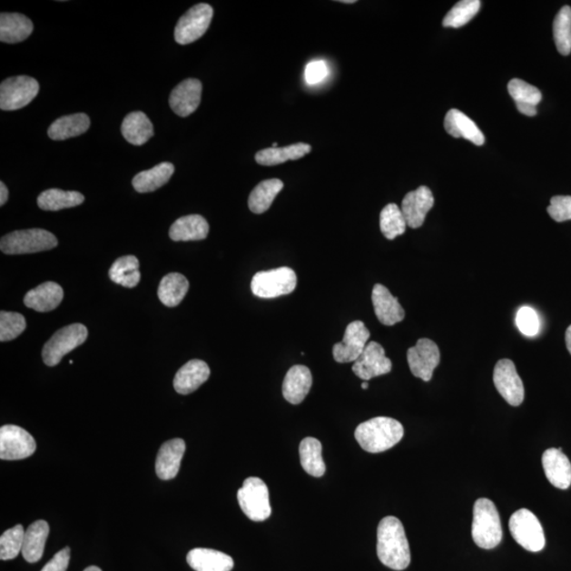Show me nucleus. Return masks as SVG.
I'll use <instances>...</instances> for the list:
<instances>
[{
	"label": "nucleus",
	"mask_w": 571,
	"mask_h": 571,
	"mask_svg": "<svg viewBox=\"0 0 571 571\" xmlns=\"http://www.w3.org/2000/svg\"><path fill=\"white\" fill-rule=\"evenodd\" d=\"M40 92L38 82L28 75L12 76L0 85V108L17 111L30 104Z\"/></svg>",
	"instance_id": "nucleus-9"
},
{
	"label": "nucleus",
	"mask_w": 571,
	"mask_h": 571,
	"mask_svg": "<svg viewBox=\"0 0 571 571\" xmlns=\"http://www.w3.org/2000/svg\"><path fill=\"white\" fill-rule=\"evenodd\" d=\"M91 127V119L86 113H74L59 118L50 125L48 136L55 141L67 140L85 133Z\"/></svg>",
	"instance_id": "nucleus-28"
},
{
	"label": "nucleus",
	"mask_w": 571,
	"mask_h": 571,
	"mask_svg": "<svg viewBox=\"0 0 571 571\" xmlns=\"http://www.w3.org/2000/svg\"><path fill=\"white\" fill-rule=\"evenodd\" d=\"M566 346H567V349L570 352L571 355V325L568 327L566 333Z\"/></svg>",
	"instance_id": "nucleus-49"
},
{
	"label": "nucleus",
	"mask_w": 571,
	"mask_h": 571,
	"mask_svg": "<svg viewBox=\"0 0 571 571\" xmlns=\"http://www.w3.org/2000/svg\"><path fill=\"white\" fill-rule=\"evenodd\" d=\"M283 188L284 183L280 179H268L256 185L249 196L250 211L255 214L265 213Z\"/></svg>",
	"instance_id": "nucleus-34"
},
{
	"label": "nucleus",
	"mask_w": 571,
	"mask_h": 571,
	"mask_svg": "<svg viewBox=\"0 0 571 571\" xmlns=\"http://www.w3.org/2000/svg\"><path fill=\"white\" fill-rule=\"evenodd\" d=\"M214 10L208 4H198L179 19L175 28V41L189 44L202 37L208 31Z\"/></svg>",
	"instance_id": "nucleus-10"
},
{
	"label": "nucleus",
	"mask_w": 571,
	"mask_h": 571,
	"mask_svg": "<svg viewBox=\"0 0 571 571\" xmlns=\"http://www.w3.org/2000/svg\"><path fill=\"white\" fill-rule=\"evenodd\" d=\"M241 509L253 522H264L271 516L267 485L259 477H249L237 492Z\"/></svg>",
	"instance_id": "nucleus-5"
},
{
	"label": "nucleus",
	"mask_w": 571,
	"mask_h": 571,
	"mask_svg": "<svg viewBox=\"0 0 571 571\" xmlns=\"http://www.w3.org/2000/svg\"><path fill=\"white\" fill-rule=\"evenodd\" d=\"M297 283V274L292 269L281 267L256 273L251 281V290L255 297L274 299L293 292Z\"/></svg>",
	"instance_id": "nucleus-6"
},
{
	"label": "nucleus",
	"mask_w": 571,
	"mask_h": 571,
	"mask_svg": "<svg viewBox=\"0 0 571 571\" xmlns=\"http://www.w3.org/2000/svg\"><path fill=\"white\" fill-rule=\"evenodd\" d=\"M25 320L21 313L0 312V341L8 342L22 335L25 330Z\"/></svg>",
	"instance_id": "nucleus-43"
},
{
	"label": "nucleus",
	"mask_w": 571,
	"mask_h": 571,
	"mask_svg": "<svg viewBox=\"0 0 571 571\" xmlns=\"http://www.w3.org/2000/svg\"><path fill=\"white\" fill-rule=\"evenodd\" d=\"M369 337L370 332L362 320H354L346 327L343 341L333 346V359L338 363H355L367 348Z\"/></svg>",
	"instance_id": "nucleus-14"
},
{
	"label": "nucleus",
	"mask_w": 571,
	"mask_h": 571,
	"mask_svg": "<svg viewBox=\"0 0 571 571\" xmlns=\"http://www.w3.org/2000/svg\"><path fill=\"white\" fill-rule=\"evenodd\" d=\"M87 337L88 330L84 325L72 324L63 327L44 346L42 355L44 364L55 367L62 361L64 356L84 343Z\"/></svg>",
	"instance_id": "nucleus-7"
},
{
	"label": "nucleus",
	"mask_w": 571,
	"mask_h": 571,
	"mask_svg": "<svg viewBox=\"0 0 571 571\" xmlns=\"http://www.w3.org/2000/svg\"><path fill=\"white\" fill-rule=\"evenodd\" d=\"M472 537L477 546L483 549L496 548L502 542V524L492 500L478 498L474 504Z\"/></svg>",
	"instance_id": "nucleus-3"
},
{
	"label": "nucleus",
	"mask_w": 571,
	"mask_h": 571,
	"mask_svg": "<svg viewBox=\"0 0 571 571\" xmlns=\"http://www.w3.org/2000/svg\"><path fill=\"white\" fill-rule=\"evenodd\" d=\"M508 92L516 101L519 113L535 117L537 113V106L542 101V94L537 87L525 81L513 79L509 82Z\"/></svg>",
	"instance_id": "nucleus-31"
},
{
	"label": "nucleus",
	"mask_w": 571,
	"mask_h": 571,
	"mask_svg": "<svg viewBox=\"0 0 571 571\" xmlns=\"http://www.w3.org/2000/svg\"><path fill=\"white\" fill-rule=\"evenodd\" d=\"M330 70L327 64L323 61H316L308 64L305 70V79L308 84H318L329 75Z\"/></svg>",
	"instance_id": "nucleus-46"
},
{
	"label": "nucleus",
	"mask_w": 571,
	"mask_h": 571,
	"mask_svg": "<svg viewBox=\"0 0 571 571\" xmlns=\"http://www.w3.org/2000/svg\"><path fill=\"white\" fill-rule=\"evenodd\" d=\"M175 166L162 162L151 170L140 172L133 179V187L138 192H151L162 188L174 174Z\"/></svg>",
	"instance_id": "nucleus-33"
},
{
	"label": "nucleus",
	"mask_w": 571,
	"mask_h": 571,
	"mask_svg": "<svg viewBox=\"0 0 571 571\" xmlns=\"http://www.w3.org/2000/svg\"><path fill=\"white\" fill-rule=\"evenodd\" d=\"M300 465L307 474L313 477H322L326 466L322 457V444L313 438L301 440L300 445Z\"/></svg>",
	"instance_id": "nucleus-35"
},
{
	"label": "nucleus",
	"mask_w": 571,
	"mask_h": 571,
	"mask_svg": "<svg viewBox=\"0 0 571 571\" xmlns=\"http://www.w3.org/2000/svg\"><path fill=\"white\" fill-rule=\"evenodd\" d=\"M311 152V146L306 143H295L284 147H269L255 155L256 162L262 166H274L299 160Z\"/></svg>",
	"instance_id": "nucleus-32"
},
{
	"label": "nucleus",
	"mask_w": 571,
	"mask_h": 571,
	"mask_svg": "<svg viewBox=\"0 0 571 571\" xmlns=\"http://www.w3.org/2000/svg\"><path fill=\"white\" fill-rule=\"evenodd\" d=\"M184 452L183 439L175 438L164 442L156 459V473L160 479L170 480L177 477Z\"/></svg>",
	"instance_id": "nucleus-20"
},
{
	"label": "nucleus",
	"mask_w": 571,
	"mask_h": 571,
	"mask_svg": "<svg viewBox=\"0 0 571 571\" xmlns=\"http://www.w3.org/2000/svg\"><path fill=\"white\" fill-rule=\"evenodd\" d=\"M393 364L385 356V350L379 343L369 342L362 355L352 365V371L364 381L390 373Z\"/></svg>",
	"instance_id": "nucleus-15"
},
{
	"label": "nucleus",
	"mask_w": 571,
	"mask_h": 571,
	"mask_svg": "<svg viewBox=\"0 0 571 571\" xmlns=\"http://www.w3.org/2000/svg\"><path fill=\"white\" fill-rule=\"evenodd\" d=\"M371 300L375 308L378 320L385 326H393L402 322L406 312L398 301V299L390 293L389 289L381 284L375 285Z\"/></svg>",
	"instance_id": "nucleus-19"
},
{
	"label": "nucleus",
	"mask_w": 571,
	"mask_h": 571,
	"mask_svg": "<svg viewBox=\"0 0 571 571\" xmlns=\"http://www.w3.org/2000/svg\"><path fill=\"white\" fill-rule=\"evenodd\" d=\"M139 268L140 264L136 256H122L109 269V278L115 284L126 288H133L140 283L141 273Z\"/></svg>",
	"instance_id": "nucleus-38"
},
{
	"label": "nucleus",
	"mask_w": 571,
	"mask_h": 571,
	"mask_svg": "<svg viewBox=\"0 0 571 571\" xmlns=\"http://www.w3.org/2000/svg\"><path fill=\"white\" fill-rule=\"evenodd\" d=\"M547 212L550 217L556 222L571 221V196H555L551 198Z\"/></svg>",
	"instance_id": "nucleus-45"
},
{
	"label": "nucleus",
	"mask_w": 571,
	"mask_h": 571,
	"mask_svg": "<svg viewBox=\"0 0 571 571\" xmlns=\"http://www.w3.org/2000/svg\"><path fill=\"white\" fill-rule=\"evenodd\" d=\"M434 205V196L431 190L425 185L408 192L402 202V214L406 218L408 226L418 229L426 221V216Z\"/></svg>",
	"instance_id": "nucleus-16"
},
{
	"label": "nucleus",
	"mask_w": 571,
	"mask_h": 571,
	"mask_svg": "<svg viewBox=\"0 0 571 571\" xmlns=\"http://www.w3.org/2000/svg\"><path fill=\"white\" fill-rule=\"evenodd\" d=\"M341 3H343V4H355L356 2H355V0H342Z\"/></svg>",
	"instance_id": "nucleus-51"
},
{
	"label": "nucleus",
	"mask_w": 571,
	"mask_h": 571,
	"mask_svg": "<svg viewBox=\"0 0 571 571\" xmlns=\"http://www.w3.org/2000/svg\"><path fill=\"white\" fill-rule=\"evenodd\" d=\"M516 323L519 331L526 337H536L540 332V319L531 307H522L517 313Z\"/></svg>",
	"instance_id": "nucleus-44"
},
{
	"label": "nucleus",
	"mask_w": 571,
	"mask_h": 571,
	"mask_svg": "<svg viewBox=\"0 0 571 571\" xmlns=\"http://www.w3.org/2000/svg\"><path fill=\"white\" fill-rule=\"evenodd\" d=\"M509 529L516 542L531 553H538L546 544L540 521L528 509H519L513 513Z\"/></svg>",
	"instance_id": "nucleus-8"
},
{
	"label": "nucleus",
	"mask_w": 571,
	"mask_h": 571,
	"mask_svg": "<svg viewBox=\"0 0 571 571\" xmlns=\"http://www.w3.org/2000/svg\"><path fill=\"white\" fill-rule=\"evenodd\" d=\"M377 555L383 566L394 569H407L410 564L409 541L400 519L387 517L377 530Z\"/></svg>",
	"instance_id": "nucleus-1"
},
{
	"label": "nucleus",
	"mask_w": 571,
	"mask_h": 571,
	"mask_svg": "<svg viewBox=\"0 0 571 571\" xmlns=\"http://www.w3.org/2000/svg\"><path fill=\"white\" fill-rule=\"evenodd\" d=\"M445 128L447 133L454 138H464L477 146L485 143L484 133H481L478 126L458 109H451L447 113Z\"/></svg>",
	"instance_id": "nucleus-25"
},
{
	"label": "nucleus",
	"mask_w": 571,
	"mask_h": 571,
	"mask_svg": "<svg viewBox=\"0 0 571 571\" xmlns=\"http://www.w3.org/2000/svg\"><path fill=\"white\" fill-rule=\"evenodd\" d=\"M84 201V195L79 192L50 189L41 192L37 198V204L44 211H60L78 207Z\"/></svg>",
	"instance_id": "nucleus-37"
},
{
	"label": "nucleus",
	"mask_w": 571,
	"mask_h": 571,
	"mask_svg": "<svg viewBox=\"0 0 571 571\" xmlns=\"http://www.w3.org/2000/svg\"><path fill=\"white\" fill-rule=\"evenodd\" d=\"M122 134L133 145H143L153 136V126L143 112L128 113L121 126Z\"/></svg>",
	"instance_id": "nucleus-29"
},
{
	"label": "nucleus",
	"mask_w": 571,
	"mask_h": 571,
	"mask_svg": "<svg viewBox=\"0 0 571 571\" xmlns=\"http://www.w3.org/2000/svg\"><path fill=\"white\" fill-rule=\"evenodd\" d=\"M479 0H463L453 6L444 18V27L460 28L476 16L480 9Z\"/></svg>",
	"instance_id": "nucleus-41"
},
{
	"label": "nucleus",
	"mask_w": 571,
	"mask_h": 571,
	"mask_svg": "<svg viewBox=\"0 0 571 571\" xmlns=\"http://www.w3.org/2000/svg\"><path fill=\"white\" fill-rule=\"evenodd\" d=\"M25 530L22 525H16L6 530L0 537V559L8 561L15 559L24 546Z\"/></svg>",
	"instance_id": "nucleus-42"
},
{
	"label": "nucleus",
	"mask_w": 571,
	"mask_h": 571,
	"mask_svg": "<svg viewBox=\"0 0 571 571\" xmlns=\"http://www.w3.org/2000/svg\"><path fill=\"white\" fill-rule=\"evenodd\" d=\"M209 223L201 215L179 218L172 224L170 237L174 241H202L209 235Z\"/></svg>",
	"instance_id": "nucleus-27"
},
{
	"label": "nucleus",
	"mask_w": 571,
	"mask_h": 571,
	"mask_svg": "<svg viewBox=\"0 0 571 571\" xmlns=\"http://www.w3.org/2000/svg\"><path fill=\"white\" fill-rule=\"evenodd\" d=\"M362 389H369V383H368V381H364V382H363V384H362Z\"/></svg>",
	"instance_id": "nucleus-52"
},
{
	"label": "nucleus",
	"mask_w": 571,
	"mask_h": 571,
	"mask_svg": "<svg viewBox=\"0 0 571 571\" xmlns=\"http://www.w3.org/2000/svg\"><path fill=\"white\" fill-rule=\"evenodd\" d=\"M56 246V237L43 229L15 231L5 235L0 242L2 251L10 255L48 251Z\"/></svg>",
	"instance_id": "nucleus-4"
},
{
	"label": "nucleus",
	"mask_w": 571,
	"mask_h": 571,
	"mask_svg": "<svg viewBox=\"0 0 571 571\" xmlns=\"http://www.w3.org/2000/svg\"><path fill=\"white\" fill-rule=\"evenodd\" d=\"M404 435L401 423L389 417H376L358 426L355 438L364 451L382 453L400 442Z\"/></svg>",
	"instance_id": "nucleus-2"
},
{
	"label": "nucleus",
	"mask_w": 571,
	"mask_h": 571,
	"mask_svg": "<svg viewBox=\"0 0 571 571\" xmlns=\"http://www.w3.org/2000/svg\"><path fill=\"white\" fill-rule=\"evenodd\" d=\"M187 561L196 571H231L234 567L232 557L222 551L208 548L192 549Z\"/></svg>",
	"instance_id": "nucleus-24"
},
{
	"label": "nucleus",
	"mask_w": 571,
	"mask_h": 571,
	"mask_svg": "<svg viewBox=\"0 0 571 571\" xmlns=\"http://www.w3.org/2000/svg\"><path fill=\"white\" fill-rule=\"evenodd\" d=\"M211 375L209 365L202 360H191L177 371L174 389L178 394L189 395L197 390Z\"/></svg>",
	"instance_id": "nucleus-22"
},
{
	"label": "nucleus",
	"mask_w": 571,
	"mask_h": 571,
	"mask_svg": "<svg viewBox=\"0 0 571 571\" xmlns=\"http://www.w3.org/2000/svg\"><path fill=\"white\" fill-rule=\"evenodd\" d=\"M545 476L557 489L566 490L571 485V464L562 448H548L542 458Z\"/></svg>",
	"instance_id": "nucleus-18"
},
{
	"label": "nucleus",
	"mask_w": 571,
	"mask_h": 571,
	"mask_svg": "<svg viewBox=\"0 0 571 571\" xmlns=\"http://www.w3.org/2000/svg\"><path fill=\"white\" fill-rule=\"evenodd\" d=\"M408 363L412 374L419 379L431 381L436 368L440 363L438 344L429 339H420L414 348L408 350Z\"/></svg>",
	"instance_id": "nucleus-13"
},
{
	"label": "nucleus",
	"mask_w": 571,
	"mask_h": 571,
	"mask_svg": "<svg viewBox=\"0 0 571 571\" xmlns=\"http://www.w3.org/2000/svg\"><path fill=\"white\" fill-rule=\"evenodd\" d=\"M49 525L44 521H36L29 526L25 532L22 554L29 563H36L42 559L49 536Z\"/></svg>",
	"instance_id": "nucleus-30"
},
{
	"label": "nucleus",
	"mask_w": 571,
	"mask_h": 571,
	"mask_svg": "<svg viewBox=\"0 0 571 571\" xmlns=\"http://www.w3.org/2000/svg\"><path fill=\"white\" fill-rule=\"evenodd\" d=\"M190 284L187 278L181 273L165 275L158 288L159 300L168 307H176L182 303L189 291Z\"/></svg>",
	"instance_id": "nucleus-36"
},
{
	"label": "nucleus",
	"mask_w": 571,
	"mask_h": 571,
	"mask_svg": "<svg viewBox=\"0 0 571 571\" xmlns=\"http://www.w3.org/2000/svg\"><path fill=\"white\" fill-rule=\"evenodd\" d=\"M70 561V548L59 551L41 571H66Z\"/></svg>",
	"instance_id": "nucleus-47"
},
{
	"label": "nucleus",
	"mask_w": 571,
	"mask_h": 571,
	"mask_svg": "<svg viewBox=\"0 0 571 571\" xmlns=\"http://www.w3.org/2000/svg\"><path fill=\"white\" fill-rule=\"evenodd\" d=\"M202 84L196 79L184 80L170 95V106L179 117H189L197 111L202 102Z\"/></svg>",
	"instance_id": "nucleus-17"
},
{
	"label": "nucleus",
	"mask_w": 571,
	"mask_h": 571,
	"mask_svg": "<svg viewBox=\"0 0 571 571\" xmlns=\"http://www.w3.org/2000/svg\"><path fill=\"white\" fill-rule=\"evenodd\" d=\"M493 382L500 394L512 407H519L525 399V389L515 363L509 359L499 360L494 368Z\"/></svg>",
	"instance_id": "nucleus-12"
},
{
	"label": "nucleus",
	"mask_w": 571,
	"mask_h": 571,
	"mask_svg": "<svg viewBox=\"0 0 571 571\" xmlns=\"http://www.w3.org/2000/svg\"><path fill=\"white\" fill-rule=\"evenodd\" d=\"M554 37L557 51L562 55L571 53V8L563 6L554 22Z\"/></svg>",
	"instance_id": "nucleus-40"
},
{
	"label": "nucleus",
	"mask_w": 571,
	"mask_h": 571,
	"mask_svg": "<svg viewBox=\"0 0 571 571\" xmlns=\"http://www.w3.org/2000/svg\"><path fill=\"white\" fill-rule=\"evenodd\" d=\"M63 299V288L54 281H47L25 294L24 303L35 311L48 312L59 307Z\"/></svg>",
	"instance_id": "nucleus-23"
},
{
	"label": "nucleus",
	"mask_w": 571,
	"mask_h": 571,
	"mask_svg": "<svg viewBox=\"0 0 571 571\" xmlns=\"http://www.w3.org/2000/svg\"><path fill=\"white\" fill-rule=\"evenodd\" d=\"M34 32V24L19 13H2L0 15V41L17 44L27 40Z\"/></svg>",
	"instance_id": "nucleus-26"
},
{
	"label": "nucleus",
	"mask_w": 571,
	"mask_h": 571,
	"mask_svg": "<svg viewBox=\"0 0 571 571\" xmlns=\"http://www.w3.org/2000/svg\"><path fill=\"white\" fill-rule=\"evenodd\" d=\"M312 387V375L310 369L304 365H294L285 377L283 382V396L294 406L304 401Z\"/></svg>",
	"instance_id": "nucleus-21"
},
{
	"label": "nucleus",
	"mask_w": 571,
	"mask_h": 571,
	"mask_svg": "<svg viewBox=\"0 0 571 571\" xmlns=\"http://www.w3.org/2000/svg\"><path fill=\"white\" fill-rule=\"evenodd\" d=\"M84 571H102V570L96 566H89Z\"/></svg>",
	"instance_id": "nucleus-50"
},
{
	"label": "nucleus",
	"mask_w": 571,
	"mask_h": 571,
	"mask_svg": "<svg viewBox=\"0 0 571 571\" xmlns=\"http://www.w3.org/2000/svg\"><path fill=\"white\" fill-rule=\"evenodd\" d=\"M8 188L5 187V184L4 182H0V205H2V207L6 202H8Z\"/></svg>",
	"instance_id": "nucleus-48"
},
{
	"label": "nucleus",
	"mask_w": 571,
	"mask_h": 571,
	"mask_svg": "<svg viewBox=\"0 0 571 571\" xmlns=\"http://www.w3.org/2000/svg\"><path fill=\"white\" fill-rule=\"evenodd\" d=\"M408 223L402 211L395 203H389L381 211L380 229L385 239L393 241L406 232Z\"/></svg>",
	"instance_id": "nucleus-39"
},
{
	"label": "nucleus",
	"mask_w": 571,
	"mask_h": 571,
	"mask_svg": "<svg viewBox=\"0 0 571 571\" xmlns=\"http://www.w3.org/2000/svg\"><path fill=\"white\" fill-rule=\"evenodd\" d=\"M35 450L34 438L23 428L8 425L0 428V458L3 460L28 458Z\"/></svg>",
	"instance_id": "nucleus-11"
}]
</instances>
